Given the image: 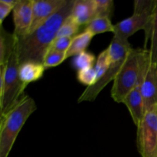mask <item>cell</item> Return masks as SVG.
<instances>
[{"mask_svg": "<svg viewBox=\"0 0 157 157\" xmlns=\"http://www.w3.org/2000/svg\"><path fill=\"white\" fill-rule=\"evenodd\" d=\"M74 2L69 0L62 9L34 32L21 38H17V52L20 64L27 61L43 64L44 56L56 38L60 27L64 20L71 15Z\"/></svg>", "mask_w": 157, "mask_h": 157, "instance_id": "cell-1", "label": "cell"}, {"mask_svg": "<svg viewBox=\"0 0 157 157\" xmlns=\"http://www.w3.org/2000/svg\"><path fill=\"white\" fill-rule=\"evenodd\" d=\"M156 1V0H135L133 13L153 15Z\"/></svg>", "mask_w": 157, "mask_h": 157, "instance_id": "cell-23", "label": "cell"}, {"mask_svg": "<svg viewBox=\"0 0 157 157\" xmlns=\"http://www.w3.org/2000/svg\"><path fill=\"white\" fill-rule=\"evenodd\" d=\"M12 10H13V8L5 3L3 0H0V26L1 27L2 26L5 18L9 15V13Z\"/></svg>", "mask_w": 157, "mask_h": 157, "instance_id": "cell-26", "label": "cell"}, {"mask_svg": "<svg viewBox=\"0 0 157 157\" xmlns=\"http://www.w3.org/2000/svg\"><path fill=\"white\" fill-rule=\"evenodd\" d=\"M45 71L44 65L41 63L35 61H27L19 65L18 75L21 81L25 84L38 81L44 75Z\"/></svg>", "mask_w": 157, "mask_h": 157, "instance_id": "cell-13", "label": "cell"}, {"mask_svg": "<svg viewBox=\"0 0 157 157\" xmlns=\"http://www.w3.org/2000/svg\"><path fill=\"white\" fill-rule=\"evenodd\" d=\"M151 63L147 48H132L119 73L113 80L111 97L117 103H123L127 94L136 86H141Z\"/></svg>", "mask_w": 157, "mask_h": 157, "instance_id": "cell-2", "label": "cell"}, {"mask_svg": "<svg viewBox=\"0 0 157 157\" xmlns=\"http://www.w3.org/2000/svg\"><path fill=\"white\" fill-rule=\"evenodd\" d=\"M68 0H33V15L30 30L34 32L67 3Z\"/></svg>", "mask_w": 157, "mask_h": 157, "instance_id": "cell-8", "label": "cell"}, {"mask_svg": "<svg viewBox=\"0 0 157 157\" xmlns=\"http://www.w3.org/2000/svg\"><path fill=\"white\" fill-rule=\"evenodd\" d=\"M19 65L17 48L7 64L0 65V116L13 108L25 96L28 85L20 79Z\"/></svg>", "mask_w": 157, "mask_h": 157, "instance_id": "cell-4", "label": "cell"}, {"mask_svg": "<svg viewBox=\"0 0 157 157\" xmlns=\"http://www.w3.org/2000/svg\"><path fill=\"white\" fill-rule=\"evenodd\" d=\"M71 15L80 25H87L96 17L95 0H75Z\"/></svg>", "mask_w": 157, "mask_h": 157, "instance_id": "cell-12", "label": "cell"}, {"mask_svg": "<svg viewBox=\"0 0 157 157\" xmlns=\"http://www.w3.org/2000/svg\"><path fill=\"white\" fill-rule=\"evenodd\" d=\"M85 31L91 32L94 35L105 32H114V25L112 24L110 17H96L86 25Z\"/></svg>", "mask_w": 157, "mask_h": 157, "instance_id": "cell-16", "label": "cell"}, {"mask_svg": "<svg viewBox=\"0 0 157 157\" xmlns=\"http://www.w3.org/2000/svg\"><path fill=\"white\" fill-rule=\"evenodd\" d=\"M95 4H96V17L111 16V14L113 11V1L95 0Z\"/></svg>", "mask_w": 157, "mask_h": 157, "instance_id": "cell-24", "label": "cell"}, {"mask_svg": "<svg viewBox=\"0 0 157 157\" xmlns=\"http://www.w3.org/2000/svg\"><path fill=\"white\" fill-rule=\"evenodd\" d=\"M123 104L128 109L135 125L139 127L146 113L140 86H136L124 98Z\"/></svg>", "mask_w": 157, "mask_h": 157, "instance_id": "cell-11", "label": "cell"}, {"mask_svg": "<svg viewBox=\"0 0 157 157\" xmlns=\"http://www.w3.org/2000/svg\"><path fill=\"white\" fill-rule=\"evenodd\" d=\"M66 60V52H56L48 50L44 56L43 65L44 68H51L56 67L64 62Z\"/></svg>", "mask_w": 157, "mask_h": 157, "instance_id": "cell-20", "label": "cell"}, {"mask_svg": "<svg viewBox=\"0 0 157 157\" xmlns=\"http://www.w3.org/2000/svg\"><path fill=\"white\" fill-rule=\"evenodd\" d=\"M136 144L142 157H157V106L146 111L137 127Z\"/></svg>", "mask_w": 157, "mask_h": 157, "instance_id": "cell-6", "label": "cell"}, {"mask_svg": "<svg viewBox=\"0 0 157 157\" xmlns=\"http://www.w3.org/2000/svg\"><path fill=\"white\" fill-rule=\"evenodd\" d=\"M144 101L145 111L157 106V64L150 63L146 76L140 86Z\"/></svg>", "mask_w": 157, "mask_h": 157, "instance_id": "cell-10", "label": "cell"}, {"mask_svg": "<svg viewBox=\"0 0 157 157\" xmlns=\"http://www.w3.org/2000/svg\"><path fill=\"white\" fill-rule=\"evenodd\" d=\"M110 59V65L105 75L93 86L86 87L78 100V103L84 101H94L101 90L115 79L124 64L132 48L129 41H123L113 37L107 48Z\"/></svg>", "mask_w": 157, "mask_h": 157, "instance_id": "cell-5", "label": "cell"}, {"mask_svg": "<svg viewBox=\"0 0 157 157\" xmlns=\"http://www.w3.org/2000/svg\"><path fill=\"white\" fill-rule=\"evenodd\" d=\"M15 30L13 33L18 38L29 34L33 15V0H18L12 10Z\"/></svg>", "mask_w": 157, "mask_h": 157, "instance_id": "cell-9", "label": "cell"}, {"mask_svg": "<svg viewBox=\"0 0 157 157\" xmlns=\"http://www.w3.org/2000/svg\"><path fill=\"white\" fill-rule=\"evenodd\" d=\"M77 79L78 82L86 85L87 87L94 85L98 81L94 67L85 70L78 71L77 74Z\"/></svg>", "mask_w": 157, "mask_h": 157, "instance_id": "cell-22", "label": "cell"}, {"mask_svg": "<svg viewBox=\"0 0 157 157\" xmlns=\"http://www.w3.org/2000/svg\"><path fill=\"white\" fill-rule=\"evenodd\" d=\"M95 63V56L94 54L84 52L77 55L72 61V65L76 70L81 71L94 67Z\"/></svg>", "mask_w": 157, "mask_h": 157, "instance_id": "cell-18", "label": "cell"}, {"mask_svg": "<svg viewBox=\"0 0 157 157\" xmlns=\"http://www.w3.org/2000/svg\"><path fill=\"white\" fill-rule=\"evenodd\" d=\"M79 28L80 25L78 24V21L71 15H70L61 25L57 33L56 38H60V37L74 38L79 31Z\"/></svg>", "mask_w": 157, "mask_h": 157, "instance_id": "cell-17", "label": "cell"}, {"mask_svg": "<svg viewBox=\"0 0 157 157\" xmlns=\"http://www.w3.org/2000/svg\"><path fill=\"white\" fill-rule=\"evenodd\" d=\"M18 38L14 33H9L2 26L0 29V65L7 64L9 58L17 48Z\"/></svg>", "mask_w": 157, "mask_h": 157, "instance_id": "cell-14", "label": "cell"}, {"mask_svg": "<svg viewBox=\"0 0 157 157\" xmlns=\"http://www.w3.org/2000/svg\"><path fill=\"white\" fill-rule=\"evenodd\" d=\"M149 50L150 52L151 62L157 64V0L153 12V27L150 35V48Z\"/></svg>", "mask_w": 157, "mask_h": 157, "instance_id": "cell-21", "label": "cell"}, {"mask_svg": "<svg viewBox=\"0 0 157 157\" xmlns=\"http://www.w3.org/2000/svg\"><path fill=\"white\" fill-rule=\"evenodd\" d=\"M94 37V35L91 32L85 30L75 35L72 38L70 47L66 52V59L72 56L75 57L82 52H86V49L87 48Z\"/></svg>", "mask_w": 157, "mask_h": 157, "instance_id": "cell-15", "label": "cell"}, {"mask_svg": "<svg viewBox=\"0 0 157 157\" xmlns=\"http://www.w3.org/2000/svg\"><path fill=\"white\" fill-rule=\"evenodd\" d=\"M36 109L35 100L25 95L13 108L0 116V157L9 156L18 133Z\"/></svg>", "mask_w": 157, "mask_h": 157, "instance_id": "cell-3", "label": "cell"}, {"mask_svg": "<svg viewBox=\"0 0 157 157\" xmlns=\"http://www.w3.org/2000/svg\"><path fill=\"white\" fill-rule=\"evenodd\" d=\"M110 65V59L109 55L108 49L106 48L103 52L100 53L98 58L97 59L96 64H95L94 69L97 74V78L98 81L104 76L106 72L108 71ZM97 81V82H98Z\"/></svg>", "mask_w": 157, "mask_h": 157, "instance_id": "cell-19", "label": "cell"}, {"mask_svg": "<svg viewBox=\"0 0 157 157\" xmlns=\"http://www.w3.org/2000/svg\"><path fill=\"white\" fill-rule=\"evenodd\" d=\"M72 38L69 37H60V38H55L53 42L51 44L48 50L56 51V52H66L68 48L70 47L71 43Z\"/></svg>", "mask_w": 157, "mask_h": 157, "instance_id": "cell-25", "label": "cell"}, {"mask_svg": "<svg viewBox=\"0 0 157 157\" xmlns=\"http://www.w3.org/2000/svg\"><path fill=\"white\" fill-rule=\"evenodd\" d=\"M153 15H143L133 13L131 16L122 20L114 25L113 37L123 41H128L130 36L138 31H145V48L147 42L150 40L152 27H153Z\"/></svg>", "mask_w": 157, "mask_h": 157, "instance_id": "cell-7", "label": "cell"}]
</instances>
